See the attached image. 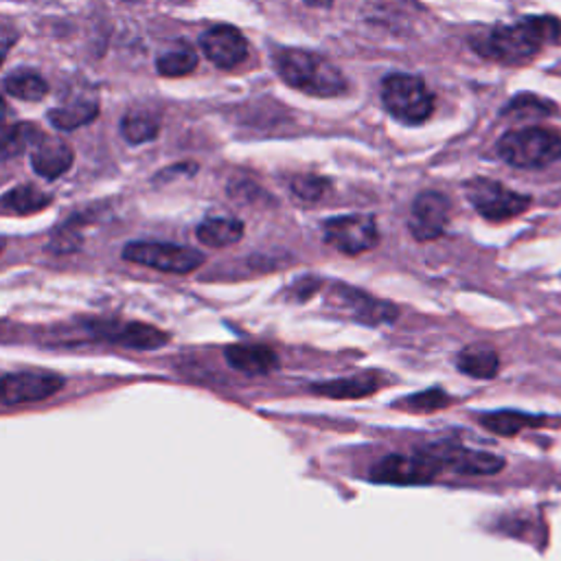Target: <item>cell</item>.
<instances>
[{"instance_id": "11", "label": "cell", "mask_w": 561, "mask_h": 561, "mask_svg": "<svg viewBox=\"0 0 561 561\" xmlns=\"http://www.w3.org/2000/svg\"><path fill=\"white\" fill-rule=\"evenodd\" d=\"M450 222V200L439 191L419 194L412 204L410 233L419 241H431L446 233Z\"/></svg>"}, {"instance_id": "17", "label": "cell", "mask_w": 561, "mask_h": 561, "mask_svg": "<svg viewBox=\"0 0 561 561\" xmlns=\"http://www.w3.org/2000/svg\"><path fill=\"white\" fill-rule=\"evenodd\" d=\"M377 388H379V379L373 373H360V375L340 377V379L314 386L319 395L332 397V399H360V397L373 395Z\"/></svg>"}, {"instance_id": "28", "label": "cell", "mask_w": 561, "mask_h": 561, "mask_svg": "<svg viewBox=\"0 0 561 561\" xmlns=\"http://www.w3.org/2000/svg\"><path fill=\"white\" fill-rule=\"evenodd\" d=\"M327 180L319 178V176H301L292 183V189L295 194L301 198V200H308V202H316L325 196L327 191Z\"/></svg>"}, {"instance_id": "25", "label": "cell", "mask_w": 561, "mask_h": 561, "mask_svg": "<svg viewBox=\"0 0 561 561\" xmlns=\"http://www.w3.org/2000/svg\"><path fill=\"white\" fill-rule=\"evenodd\" d=\"M198 66V53L189 45H178L176 49L165 51L157 60V71L165 77H185Z\"/></svg>"}, {"instance_id": "26", "label": "cell", "mask_w": 561, "mask_h": 561, "mask_svg": "<svg viewBox=\"0 0 561 561\" xmlns=\"http://www.w3.org/2000/svg\"><path fill=\"white\" fill-rule=\"evenodd\" d=\"M5 90L23 101H42L49 95V84L38 73H14L5 79Z\"/></svg>"}, {"instance_id": "5", "label": "cell", "mask_w": 561, "mask_h": 561, "mask_svg": "<svg viewBox=\"0 0 561 561\" xmlns=\"http://www.w3.org/2000/svg\"><path fill=\"white\" fill-rule=\"evenodd\" d=\"M123 259L154 267L167 274H189L204 263V254L176 244H157V241H132L123 248Z\"/></svg>"}, {"instance_id": "6", "label": "cell", "mask_w": 561, "mask_h": 561, "mask_svg": "<svg viewBox=\"0 0 561 561\" xmlns=\"http://www.w3.org/2000/svg\"><path fill=\"white\" fill-rule=\"evenodd\" d=\"M472 207L491 222H504L522 215L531 207V198L507 189L502 183L489 178H474L465 185Z\"/></svg>"}, {"instance_id": "14", "label": "cell", "mask_w": 561, "mask_h": 561, "mask_svg": "<svg viewBox=\"0 0 561 561\" xmlns=\"http://www.w3.org/2000/svg\"><path fill=\"white\" fill-rule=\"evenodd\" d=\"M32 167L38 176L55 180L73 167V150L60 138H45L32 154Z\"/></svg>"}, {"instance_id": "18", "label": "cell", "mask_w": 561, "mask_h": 561, "mask_svg": "<svg viewBox=\"0 0 561 561\" xmlns=\"http://www.w3.org/2000/svg\"><path fill=\"white\" fill-rule=\"evenodd\" d=\"M244 237V224L233 217H211L198 226V239L211 248H226Z\"/></svg>"}, {"instance_id": "19", "label": "cell", "mask_w": 561, "mask_h": 561, "mask_svg": "<svg viewBox=\"0 0 561 561\" xmlns=\"http://www.w3.org/2000/svg\"><path fill=\"white\" fill-rule=\"evenodd\" d=\"M49 204H51V196H47L34 185L16 187L0 198V211L14 213V215H32L47 209Z\"/></svg>"}, {"instance_id": "32", "label": "cell", "mask_w": 561, "mask_h": 561, "mask_svg": "<svg viewBox=\"0 0 561 561\" xmlns=\"http://www.w3.org/2000/svg\"><path fill=\"white\" fill-rule=\"evenodd\" d=\"M3 250H5V239L0 237V252H3Z\"/></svg>"}, {"instance_id": "24", "label": "cell", "mask_w": 561, "mask_h": 561, "mask_svg": "<svg viewBox=\"0 0 561 561\" xmlns=\"http://www.w3.org/2000/svg\"><path fill=\"white\" fill-rule=\"evenodd\" d=\"M159 129H161L159 121L154 116H150L148 112H129L121 121V134L132 146L150 144L152 138H157Z\"/></svg>"}, {"instance_id": "27", "label": "cell", "mask_w": 561, "mask_h": 561, "mask_svg": "<svg viewBox=\"0 0 561 561\" xmlns=\"http://www.w3.org/2000/svg\"><path fill=\"white\" fill-rule=\"evenodd\" d=\"M448 403H450V397L441 388H431V390L406 397L397 406L406 408V410H414V412H433V410L446 408Z\"/></svg>"}, {"instance_id": "10", "label": "cell", "mask_w": 561, "mask_h": 561, "mask_svg": "<svg viewBox=\"0 0 561 561\" xmlns=\"http://www.w3.org/2000/svg\"><path fill=\"white\" fill-rule=\"evenodd\" d=\"M90 332L99 340L121 345V347H129V349H140V351L161 349L170 340L165 332H161L152 325H146V323L97 321V323H90Z\"/></svg>"}, {"instance_id": "20", "label": "cell", "mask_w": 561, "mask_h": 561, "mask_svg": "<svg viewBox=\"0 0 561 561\" xmlns=\"http://www.w3.org/2000/svg\"><path fill=\"white\" fill-rule=\"evenodd\" d=\"M99 114V105L95 99H75L71 103H64L49 112L51 123L58 129H77L86 123H90Z\"/></svg>"}, {"instance_id": "22", "label": "cell", "mask_w": 561, "mask_h": 561, "mask_svg": "<svg viewBox=\"0 0 561 561\" xmlns=\"http://www.w3.org/2000/svg\"><path fill=\"white\" fill-rule=\"evenodd\" d=\"M557 108L552 101L535 97V95H520L509 101V105L502 110L504 119L513 121H537L554 114Z\"/></svg>"}, {"instance_id": "12", "label": "cell", "mask_w": 561, "mask_h": 561, "mask_svg": "<svg viewBox=\"0 0 561 561\" xmlns=\"http://www.w3.org/2000/svg\"><path fill=\"white\" fill-rule=\"evenodd\" d=\"M204 55L220 68H235L239 66L248 55V42L230 25H217L200 38Z\"/></svg>"}, {"instance_id": "21", "label": "cell", "mask_w": 561, "mask_h": 561, "mask_svg": "<svg viewBox=\"0 0 561 561\" xmlns=\"http://www.w3.org/2000/svg\"><path fill=\"white\" fill-rule=\"evenodd\" d=\"M36 136H40V132L32 123L0 125V161L21 157L34 144Z\"/></svg>"}, {"instance_id": "1", "label": "cell", "mask_w": 561, "mask_h": 561, "mask_svg": "<svg viewBox=\"0 0 561 561\" xmlns=\"http://www.w3.org/2000/svg\"><path fill=\"white\" fill-rule=\"evenodd\" d=\"M278 77L312 97H338L347 90L342 71L327 58L306 49H280L274 55Z\"/></svg>"}, {"instance_id": "13", "label": "cell", "mask_w": 561, "mask_h": 561, "mask_svg": "<svg viewBox=\"0 0 561 561\" xmlns=\"http://www.w3.org/2000/svg\"><path fill=\"white\" fill-rule=\"evenodd\" d=\"M444 465L452 467L465 476H494L504 467V461L489 452L467 450V448H444L433 452Z\"/></svg>"}, {"instance_id": "29", "label": "cell", "mask_w": 561, "mask_h": 561, "mask_svg": "<svg viewBox=\"0 0 561 561\" xmlns=\"http://www.w3.org/2000/svg\"><path fill=\"white\" fill-rule=\"evenodd\" d=\"M10 114V110H8V103H5V99H3V95H0V125L5 123V116Z\"/></svg>"}, {"instance_id": "30", "label": "cell", "mask_w": 561, "mask_h": 561, "mask_svg": "<svg viewBox=\"0 0 561 561\" xmlns=\"http://www.w3.org/2000/svg\"><path fill=\"white\" fill-rule=\"evenodd\" d=\"M308 5H312V8H329L334 0H306Z\"/></svg>"}, {"instance_id": "8", "label": "cell", "mask_w": 561, "mask_h": 561, "mask_svg": "<svg viewBox=\"0 0 561 561\" xmlns=\"http://www.w3.org/2000/svg\"><path fill=\"white\" fill-rule=\"evenodd\" d=\"M64 388V377L49 371H18L0 377V403L21 406L45 401Z\"/></svg>"}, {"instance_id": "31", "label": "cell", "mask_w": 561, "mask_h": 561, "mask_svg": "<svg viewBox=\"0 0 561 561\" xmlns=\"http://www.w3.org/2000/svg\"><path fill=\"white\" fill-rule=\"evenodd\" d=\"M5 55H8V49L0 45V66H3V62H5Z\"/></svg>"}, {"instance_id": "16", "label": "cell", "mask_w": 561, "mask_h": 561, "mask_svg": "<svg viewBox=\"0 0 561 561\" xmlns=\"http://www.w3.org/2000/svg\"><path fill=\"white\" fill-rule=\"evenodd\" d=\"M459 371L474 379H491L500 371V358L491 345L474 342L465 347L457 358Z\"/></svg>"}, {"instance_id": "2", "label": "cell", "mask_w": 561, "mask_h": 561, "mask_svg": "<svg viewBox=\"0 0 561 561\" xmlns=\"http://www.w3.org/2000/svg\"><path fill=\"white\" fill-rule=\"evenodd\" d=\"M472 47L476 49L478 55L487 60H494L507 66H520L533 60L541 51L544 40L535 27L533 16H528L518 25L496 27L491 32L478 34L472 40Z\"/></svg>"}, {"instance_id": "9", "label": "cell", "mask_w": 561, "mask_h": 561, "mask_svg": "<svg viewBox=\"0 0 561 561\" xmlns=\"http://www.w3.org/2000/svg\"><path fill=\"white\" fill-rule=\"evenodd\" d=\"M325 241L345 252V254H360L377 246L379 233L377 224L371 215H340L332 217L323 226Z\"/></svg>"}, {"instance_id": "4", "label": "cell", "mask_w": 561, "mask_h": 561, "mask_svg": "<svg viewBox=\"0 0 561 561\" xmlns=\"http://www.w3.org/2000/svg\"><path fill=\"white\" fill-rule=\"evenodd\" d=\"M382 101L401 123H424L435 110V97L421 77L392 73L382 82Z\"/></svg>"}, {"instance_id": "23", "label": "cell", "mask_w": 561, "mask_h": 561, "mask_svg": "<svg viewBox=\"0 0 561 561\" xmlns=\"http://www.w3.org/2000/svg\"><path fill=\"white\" fill-rule=\"evenodd\" d=\"M535 424H537V419L522 414V412H513V410H502V412H491V414L481 416V426H485L489 433L500 435V437H513Z\"/></svg>"}, {"instance_id": "15", "label": "cell", "mask_w": 561, "mask_h": 561, "mask_svg": "<svg viewBox=\"0 0 561 561\" xmlns=\"http://www.w3.org/2000/svg\"><path fill=\"white\" fill-rule=\"evenodd\" d=\"M226 360L235 371L246 375H265L278 366L276 353L263 345H230Z\"/></svg>"}, {"instance_id": "7", "label": "cell", "mask_w": 561, "mask_h": 561, "mask_svg": "<svg viewBox=\"0 0 561 561\" xmlns=\"http://www.w3.org/2000/svg\"><path fill=\"white\" fill-rule=\"evenodd\" d=\"M441 470L444 463L431 452H421L412 457L390 454L371 470V478L384 485H426L435 481L441 474Z\"/></svg>"}, {"instance_id": "3", "label": "cell", "mask_w": 561, "mask_h": 561, "mask_svg": "<svg viewBox=\"0 0 561 561\" xmlns=\"http://www.w3.org/2000/svg\"><path fill=\"white\" fill-rule=\"evenodd\" d=\"M498 154L520 170H539L561 159V136L546 127L511 129L498 140Z\"/></svg>"}]
</instances>
